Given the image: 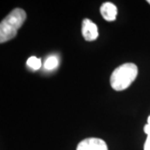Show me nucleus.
Instances as JSON below:
<instances>
[{
    "label": "nucleus",
    "instance_id": "obj_1",
    "mask_svg": "<svg viewBox=\"0 0 150 150\" xmlns=\"http://www.w3.org/2000/svg\"><path fill=\"white\" fill-rule=\"evenodd\" d=\"M26 18V12L22 8H17L11 11L0 23V43H6L15 37Z\"/></svg>",
    "mask_w": 150,
    "mask_h": 150
},
{
    "label": "nucleus",
    "instance_id": "obj_2",
    "mask_svg": "<svg viewBox=\"0 0 150 150\" xmlns=\"http://www.w3.org/2000/svg\"><path fill=\"white\" fill-rule=\"evenodd\" d=\"M139 74L137 65L126 63L113 70L110 77L111 87L116 91H123L133 83Z\"/></svg>",
    "mask_w": 150,
    "mask_h": 150
},
{
    "label": "nucleus",
    "instance_id": "obj_3",
    "mask_svg": "<svg viewBox=\"0 0 150 150\" xmlns=\"http://www.w3.org/2000/svg\"><path fill=\"white\" fill-rule=\"evenodd\" d=\"M77 150H108L106 143L101 139L88 138L81 141Z\"/></svg>",
    "mask_w": 150,
    "mask_h": 150
},
{
    "label": "nucleus",
    "instance_id": "obj_4",
    "mask_svg": "<svg viewBox=\"0 0 150 150\" xmlns=\"http://www.w3.org/2000/svg\"><path fill=\"white\" fill-rule=\"evenodd\" d=\"M82 35L86 41H94L98 37L97 25L88 18H85L82 23Z\"/></svg>",
    "mask_w": 150,
    "mask_h": 150
},
{
    "label": "nucleus",
    "instance_id": "obj_5",
    "mask_svg": "<svg viewBox=\"0 0 150 150\" xmlns=\"http://www.w3.org/2000/svg\"><path fill=\"white\" fill-rule=\"evenodd\" d=\"M100 13L103 18L108 22L114 21L118 14V8L111 2L103 3L100 8Z\"/></svg>",
    "mask_w": 150,
    "mask_h": 150
},
{
    "label": "nucleus",
    "instance_id": "obj_6",
    "mask_svg": "<svg viewBox=\"0 0 150 150\" xmlns=\"http://www.w3.org/2000/svg\"><path fill=\"white\" fill-rule=\"evenodd\" d=\"M59 64V59L57 56H50L44 62V69L47 70H53Z\"/></svg>",
    "mask_w": 150,
    "mask_h": 150
},
{
    "label": "nucleus",
    "instance_id": "obj_7",
    "mask_svg": "<svg viewBox=\"0 0 150 150\" xmlns=\"http://www.w3.org/2000/svg\"><path fill=\"white\" fill-rule=\"evenodd\" d=\"M27 65L32 69L38 70L42 66V61H41V59H38L37 57L32 56L28 59Z\"/></svg>",
    "mask_w": 150,
    "mask_h": 150
},
{
    "label": "nucleus",
    "instance_id": "obj_8",
    "mask_svg": "<svg viewBox=\"0 0 150 150\" xmlns=\"http://www.w3.org/2000/svg\"><path fill=\"white\" fill-rule=\"evenodd\" d=\"M144 130L145 134H147V139L145 141L144 149L150 150V115L148 118V122H147V124L144 126Z\"/></svg>",
    "mask_w": 150,
    "mask_h": 150
},
{
    "label": "nucleus",
    "instance_id": "obj_9",
    "mask_svg": "<svg viewBox=\"0 0 150 150\" xmlns=\"http://www.w3.org/2000/svg\"><path fill=\"white\" fill-rule=\"evenodd\" d=\"M147 2H148V3H149V4H150V0H148Z\"/></svg>",
    "mask_w": 150,
    "mask_h": 150
}]
</instances>
